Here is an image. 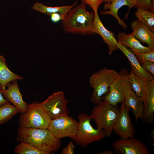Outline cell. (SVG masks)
Listing matches in <instances>:
<instances>
[{
  "label": "cell",
  "instance_id": "obj_1",
  "mask_svg": "<svg viewBox=\"0 0 154 154\" xmlns=\"http://www.w3.org/2000/svg\"><path fill=\"white\" fill-rule=\"evenodd\" d=\"M95 14L88 11L82 2L71 9L62 21L66 33L82 35L95 34L93 26Z\"/></svg>",
  "mask_w": 154,
  "mask_h": 154
},
{
  "label": "cell",
  "instance_id": "obj_2",
  "mask_svg": "<svg viewBox=\"0 0 154 154\" xmlns=\"http://www.w3.org/2000/svg\"><path fill=\"white\" fill-rule=\"evenodd\" d=\"M17 141L28 143L37 148L49 153L55 152L60 147V139L55 137L47 129L19 127Z\"/></svg>",
  "mask_w": 154,
  "mask_h": 154
},
{
  "label": "cell",
  "instance_id": "obj_3",
  "mask_svg": "<svg viewBox=\"0 0 154 154\" xmlns=\"http://www.w3.org/2000/svg\"><path fill=\"white\" fill-rule=\"evenodd\" d=\"M120 110L117 106H112L102 100L92 109L90 117L94 120L97 129L104 130L107 136L110 137Z\"/></svg>",
  "mask_w": 154,
  "mask_h": 154
},
{
  "label": "cell",
  "instance_id": "obj_4",
  "mask_svg": "<svg viewBox=\"0 0 154 154\" xmlns=\"http://www.w3.org/2000/svg\"><path fill=\"white\" fill-rule=\"evenodd\" d=\"M118 73L114 70L103 68L93 73L89 78L90 86L93 91L90 98V102L98 104L102 100L104 94L109 92V88L117 78Z\"/></svg>",
  "mask_w": 154,
  "mask_h": 154
},
{
  "label": "cell",
  "instance_id": "obj_5",
  "mask_svg": "<svg viewBox=\"0 0 154 154\" xmlns=\"http://www.w3.org/2000/svg\"><path fill=\"white\" fill-rule=\"evenodd\" d=\"M78 119L79 121L77 132L71 139L81 147H85L107 136L104 130L96 129L92 127L90 123L92 119L86 114H79Z\"/></svg>",
  "mask_w": 154,
  "mask_h": 154
},
{
  "label": "cell",
  "instance_id": "obj_6",
  "mask_svg": "<svg viewBox=\"0 0 154 154\" xmlns=\"http://www.w3.org/2000/svg\"><path fill=\"white\" fill-rule=\"evenodd\" d=\"M41 103L33 102L27 106V111L19 116V127L47 129L50 121Z\"/></svg>",
  "mask_w": 154,
  "mask_h": 154
},
{
  "label": "cell",
  "instance_id": "obj_7",
  "mask_svg": "<svg viewBox=\"0 0 154 154\" xmlns=\"http://www.w3.org/2000/svg\"><path fill=\"white\" fill-rule=\"evenodd\" d=\"M78 123L68 115H64L51 120L47 129L56 138L74 136L77 132Z\"/></svg>",
  "mask_w": 154,
  "mask_h": 154
},
{
  "label": "cell",
  "instance_id": "obj_8",
  "mask_svg": "<svg viewBox=\"0 0 154 154\" xmlns=\"http://www.w3.org/2000/svg\"><path fill=\"white\" fill-rule=\"evenodd\" d=\"M129 73L127 69L121 70L115 80L110 86L109 92L102 97V100L106 101L112 106H117L125 100V89Z\"/></svg>",
  "mask_w": 154,
  "mask_h": 154
},
{
  "label": "cell",
  "instance_id": "obj_9",
  "mask_svg": "<svg viewBox=\"0 0 154 154\" xmlns=\"http://www.w3.org/2000/svg\"><path fill=\"white\" fill-rule=\"evenodd\" d=\"M68 102L65 98L64 92L61 91L54 93L41 103L52 120L68 114L70 112L67 107Z\"/></svg>",
  "mask_w": 154,
  "mask_h": 154
},
{
  "label": "cell",
  "instance_id": "obj_10",
  "mask_svg": "<svg viewBox=\"0 0 154 154\" xmlns=\"http://www.w3.org/2000/svg\"><path fill=\"white\" fill-rule=\"evenodd\" d=\"M121 104L119 114L114 125L113 131L121 138L134 137L135 131L129 115L130 108L124 102Z\"/></svg>",
  "mask_w": 154,
  "mask_h": 154
},
{
  "label": "cell",
  "instance_id": "obj_11",
  "mask_svg": "<svg viewBox=\"0 0 154 154\" xmlns=\"http://www.w3.org/2000/svg\"><path fill=\"white\" fill-rule=\"evenodd\" d=\"M112 146L118 154H149L147 148L140 140L134 137L120 138L114 141Z\"/></svg>",
  "mask_w": 154,
  "mask_h": 154
},
{
  "label": "cell",
  "instance_id": "obj_12",
  "mask_svg": "<svg viewBox=\"0 0 154 154\" xmlns=\"http://www.w3.org/2000/svg\"><path fill=\"white\" fill-rule=\"evenodd\" d=\"M142 120L152 124L154 121V79L145 80V90L143 98Z\"/></svg>",
  "mask_w": 154,
  "mask_h": 154
},
{
  "label": "cell",
  "instance_id": "obj_13",
  "mask_svg": "<svg viewBox=\"0 0 154 154\" xmlns=\"http://www.w3.org/2000/svg\"><path fill=\"white\" fill-rule=\"evenodd\" d=\"M6 87L7 88V89L0 90L5 98L9 102L13 104L19 112L21 113L26 112L28 105L27 103L23 100L22 95L19 90L17 80L13 81L12 83L9 82Z\"/></svg>",
  "mask_w": 154,
  "mask_h": 154
},
{
  "label": "cell",
  "instance_id": "obj_14",
  "mask_svg": "<svg viewBox=\"0 0 154 154\" xmlns=\"http://www.w3.org/2000/svg\"><path fill=\"white\" fill-rule=\"evenodd\" d=\"M125 104L131 109L135 121L140 118L142 119L143 103L142 98L137 96L131 88L127 79L125 89Z\"/></svg>",
  "mask_w": 154,
  "mask_h": 154
},
{
  "label": "cell",
  "instance_id": "obj_15",
  "mask_svg": "<svg viewBox=\"0 0 154 154\" xmlns=\"http://www.w3.org/2000/svg\"><path fill=\"white\" fill-rule=\"evenodd\" d=\"M137 2V0H112L110 3H105L104 5L103 9L104 10H109L102 11L100 13L104 15H110L113 16L117 20L119 24L125 29L127 27V25L124 21L119 17L118 14V11L123 6H128V11L125 17V18H127L130 10L136 5Z\"/></svg>",
  "mask_w": 154,
  "mask_h": 154
},
{
  "label": "cell",
  "instance_id": "obj_16",
  "mask_svg": "<svg viewBox=\"0 0 154 154\" xmlns=\"http://www.w3.org/2000/svg\"><path fill=\"white\" fill-rule=\"evenodd\" d=\"M116 47L127 58L131 65L132 70L136 76L145 80L154 79L153 76L143 67L131 49L118 42L116 44Z\"/></svg>",
  "mask_w": 154,
  "mask_h": 154
},
{
  "label": "cell",
  "instance_id": "obj_17",
  "mask_svg": "<svg viewBox=\"0 0 154 154\" xmlns=\"http://www.w3.org/2000/svg\"><path fill=\"white\" fill-rule=\"evenodd\" d=\"M95 14L93 26L95 33L102 37L105 43L108 46V53L111 55L115 50H117L116 44L118 42L113 32L107 29L102 23L98 14V11L94 12Z\"/></svg>",
  "mask_w": 154,
  "mask_h": 154
},
{
  "label": "cell",
  "instance_id": "obj_18",
  "mask_svg": "<svg viewBox=\"0 0 154 154\" xmlns=\"http://www.w3.org/2000/svg\"><path fill=\"white\" fill-rule=\"evenodd\" d=\"M132 33L143 43H147L148 47L154 49V33L145 24L137 19L131 24Z\"/></svg>",
  "mask_w": 154,
  "mask_h": 154
},
{
  "label": "cell",
  "instance_id": "obj_19",
  "mask_svg": "<svg viewBox=\"0 0 154 154\" xmlns=\"http://www.w3.org/2000/svg\"><path fill=\"white\" fill-rule=\"evenodd\" d=\"M117 38L118 42L130 48L135 55L154 50L142 45L132 33L127 34L124 32H119L117 35Z\"/></svg>",
  "mask_w": 154,
  "mask_h": 154
},
{
  "label": "cell",
  "instance_id": "obj_20",
  "mask_svg": "<svg viewBox=\"0 0 154 154\" xmlns=\"http://www.w3.org/2000/svg\"><path fill=\"white\" fill-rule=\"evenodd\" d=\"M77 3V2L76 1L73 5H70L51 7L44 5L41 3L36 2L31 8L49 16L52 13H59L61 15L63 19L70 10L76 5Z\"/></svg>",
  "mask_w": 154,
  "mask_h": 154
},
{
  "label": "cell",
  "instance_id": "obj_21",
  "mask_svg": "<svg viewBox=\"0 0 154 154\" xmlns=\"http://www.w3.org/2000/svg\"><path fill=\"white\" fill-rule=\"evenodd\" d=\"M23 79L22 77L13 73L9 69L4 56L0 54V90L5 89L9 82L15 80Z\"/></svg>",
  "mask_w": 154,
  "mask_h": 154
},
{
  "label": "cell",
  "instance_id": "obj_22",
  "mask_svg": "<svg viewBox=\"0 0 154 154\" xmlns=\"http://www.w3.org/2000/svg\"><path fill=\"white\" fill-rule=\"evenodd\" d=\"M128 79L131 88L136 95L143 98L145 92V80L136 76L131 69Z\"/></svg>",
  "mask_w": 154,
  "mask_h": 154
},
{
  "label": "cell",
  "instance_id": "obj_23",
  "mask_svg": "<svg viewBox=\"0 0 154 154\" xmlns=\"http://www.w3.org/2000/svg\"><path fill=\"white\" fill-rule=\"evenodd\" d=\"M135 15L140 21L154 33V12L148 10L138 8Z\"/></svg>",
  "mask_w": 154,
  "mask_h": 154
},
{
  "label": "cell",
  "instance_id": "obj_24",
  "mask_svg": "<svg viewBox=\"0 0 154 154\" xmlns=\"http://www.w3.org/2000/svg\"><path fill=\"white\" fill-rule=\"evenodd\" d=\"M19 112L16 107L9 103L0 106V125L7 123Z\"/></svg>",
  "mask_w": 154,
  "mask_h": 154
},
{
  "label": "cell",
  "instance_id": "obj_25",
  "mask_svg": "<svg viewBox=\"0 0 154 154\" xmlns=\"http://www.w3.org/2000/svg\"><path fill=\"white\" fill-rule=\"evenodd\" d=\"M15 154H49L50 153L39 150L30 143L23 141L15 147Z\"/></svg>",
  "mask_w": 154,
  "mask_h": 154
},
{
  "label": "cell",
  "instance_id": "obj_26",
  "mask_svg": "<svg viewBox=\"0 0 154 154\" xmlns=\"http://www.w3.org/2000/svg\"><path fill=\"white\" fill-rule=\"evenodd\" d=\"M135 56L141 64L147 61L154 62V50L149 52L137 54H135Z\"/></svg>",
  "mask_w": 154,
  "mask_h": 154
},
{
  "label": "cell",
  "instance_id": "obj_27",
  "mask_svg": "<svg viewBox=\"0 0 154 154\" xmlns=\"http://www.w3.org/2000/svg\"><path fill=\"white\" fill-rule=\"evenodd\" d=\"M152 0H137L136 7L149 10L154 12V7L152 4Z\"/></svg>",
  "mask_w": 154,
  "mask_h": 154
},
{
  "label": "cell",
  "instance_id": "obj_28",
  "mask_svg": "<svg viewBox=\"0 0 154 154\" xmlns=\"http://www.w3.org/2000/svg\"><path fill=\"white\" fill-rule=\"evenodd\" d=\"M85 4L89 5L92 9L93 12L98 11V8L103 0H80Z\"/></svg>",
  "mask_w": 154,
  "mask_h": 154
},
{
  "label": "cell",
  "instance_id": "obj_29",
  "mask_svg": "<svg viewBox=\"0 0 154 154\" xmlns=\"http://www.w3.org/2000/svg\"><path fill=\"white\" fill-rule=\"evenodd\" d=\"M144 69L150 73L153 76H154V63L153 62L147 61L141 64Z\"/></svg>",
  "mask_w": 154,
  "mask_h": 154
},
{
  "label": "cell",
  "instance_id": "obj_30",
  "mask_svg": "<svg viewBox=\"0 0 154 154\" xmlns=\"http://www.w3.org/2000/svg\"><path fill=\"white\" fill-rule=\"evenodd\" d=\"M75 146L72 141H70L66 147L63 148L62 151V154H73Z\"/></svg>",
  "mask_w": 154,
  "mask_h": 154
},
{
  "label": "cell",
  "instance_id": "obj_31",
  "mask_svg": "<svg viewBox=\"0 0 154 154\" xmlns=\"http://www.w3.org/2000/svg\"><path fill=\"white\" fill-rule=\"evenodd\" d=\"M50 16V17L51 21L54 23H57L63 19L61 15L58 13H52Z\"/></svg>",
  "mask_w": 154,
  "mask_h": 154
},
{
  "label": "cell",
  "instance_id": "obj_32",
  "mask_svg": "<svg viewBox=\"0 0 154 154\" xmlns=\"http://www.w3.org/2000/svg\"><path fill=\"white\" fill-rule=\"evenodd\" d=\"M9 102L3 98L2 94L0 91V106Z\"/></svg>",
  "mask_w": 154,
  "mask_h": 154
},
{
  "label": "cell",
  "instance_id": "obj_33",
  "mask_svg": "<svg viewBox=\"0 0 154 154\" xmlns=\"http://www.w3.org/2000/svg\"><path fill=\"white\" fill-rule=\"evenodd\" d=\"M114 152L112 150H109L105 151L100 153V154H113Z\"/></svg>",
  "mask_w": 154,
  "mask_h": 154
},
{
  "label": "cell",
  "instance_id": "obj_34",
  "mask_svg": "<svg viewBox=\"0 0 154 154\" xmlns=\"http://www.w3.org/2000/svg\"><path fill=\"white\" fill-rule=\"evenodd\" d=\"M112 0H103L105 3H110L111 2Z\"/></svg>",
  "mask_w": 154,
  "mask_h": 154
},
{
  "label": "cell",
  "instance_id": "obj_35",
  "mask_svg": "<svg viewBox=\"0 0 154 154\" xmlns=\"http://www.w3.org/2000/svg\"><path fill=\"white\" fill-rule=\"evenodd\" d=\"M154 133V131L153 130H152L151 131V138H152V139H154L153 138H153H154V136H153V133Z\"/></svg>",
  "mask_w": 154,
  "mask_h": 154
}]
</instances>
